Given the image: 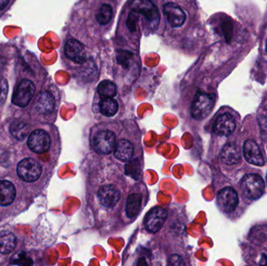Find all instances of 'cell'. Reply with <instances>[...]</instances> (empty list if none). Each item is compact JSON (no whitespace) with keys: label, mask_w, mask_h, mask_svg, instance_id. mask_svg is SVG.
I'll use <instances>...</instances> for the list:
<instances>
[{"label":"cell","mask_w":267,"mask_h":266,"mask_svg":"<svg viewBox=\"0 0 267 266\" xmlns=\"http://www.w3.org/2000/svg\"><path fill=\"white\" fill-rule=\"evenodd\" d=\"M17 244V239L12 232L4 231L0 232V253L10 254L15 250Z\"/></svg>","instance_id":"7402d4cb"},{"label":"cell","mask_w":267,"mask_h":266,"mask_svg":"<svg viewBox=\"0 0 267 266\" xmlns=\"http://www.w3.org/2000/svg\"><path fill=\"white\" fill-rule=\"evenodd\" d=\"M131 132L128 128L120 130L115 150L113 154L116 160L129 164L131 162L138 158L140 154H142V144H141V133L139 130H136L134 135H130Z\"/></svg>","instance_id":"3957f363"},{"label":"cell","mask_w":267,"mask_h":266,"mask_svg":"<svg viewBox=\"0 0 267 266\" xmlns=\"http://www.w3.org/2000/svg\"><path fill=\"white\" fill-rule=\"evenodd\" d=\"M259 125L262 134L267 137V116H260Z\"/></svg>","instance_id":"d4e9b609"},{"label":"cell","mask_w":267,"mask_h":266,"mask_svg":"<svg viewBox=\"0 0 267 266\" xmlns=\"http://www.w3.org/2000/svg\"><path fill=\"white\" fill-rule=\"evenodd\" d=\"M121 129L117 122H106L92 128L91 144L97 154L109 156L115 150Z\"/></svg>","instance_id":"7a4b0ae2"},{"label":"cell","mask_w":267,"mask_h":266,"mask_svg":"<svg viewBox=\"0 0 267 266\" xmlns=\"http://www.w3.org/2000/svg\"><path fill=\"white\" fill-rule=\"evenodd\" d=\"M266 52H267V42H266Z\"/></svg>","instance_id":"f1b7e54d"},{"label":"cell","mask_w":267,"mask_h":266,"mask_svg":"<svg viewBox=\"0 0 267 266\" xmlns=\"http://www.w3.org/2000/svg\"><path fill=\"white\" fill-rule=\"evenodd\" d=\"M36 93V86L31 80H23L18 84L13 94L12 102L19 107L29 105Z\"/></svg>","instance_id":"8fae6325"},{"label":"cell","mask_w":267,"mask_h":266,"mask_svg":"<svg viewBox=\"0 0 267 266\" xmlns=\"http://www.w3.org/2000/svg\"><path fill=\"white\" fill-rule=\"evenodd\" d=\"M215 104L214 94L198 92L193 100L191 114L196 120L205 119L212 112Z\"/></svg>","instance_id":"52a82bcc"},{"label":"cell","mask_w":267,"mask_h":266,"mask_svg":"<svg viewBox=\"0 0 267 266\" xmlns=\"http://www.w3.org/2000/svg\"><path fill=\"white\" fill-rule=\"evenodd\" d=\"M243 193L248 198L255 200L263 194L265 183L257 174H248L242 180Z\"/></svg>","instance_id":"30bf717a"},{"label":"cell","mask_w":267,"mask_h":266,"mask_svg":"<svg viewBox=\"0 0 267 266\" xmlns=\"http://www.w3.org/2000/svg\"><path fill=\"white\" fill-rule=\"evenodd\" d=\"M6 64V60L4 59V57L0 56V70L4 68V66H5Z\"/></svg>","instance_id":"4316f807"},{"label":"cell","mask_w":267,"mask_h":266,"mask_svg":"<svg viewBox=\"0 0 267 266\" xmlns=\"http://www.w3.org/2000/svg\"><path fill=\"white\" fill-rule=\"evenodd\" d=\"M66 57L73 64L83 66L89 60V54L85 46L78 40L71 38L64 46Z\"/></svg>","instance_id":"ba28073f"},{"label":"cell","mask_w":267,"mask_h":266,"mask_svg":"<svg viewBox=\"0 0 267 266\" xmlns=\"http://www.w3.org/2000/svg\"><path fill=\"white\" fill-rule=\"evenodd\" d=\"M128 8L143 16L146 25L151 30L157 28L160 20V14L157 6L152 0H131Z\"/></svg>","instance_id":"8992f818"},{"label":"cell","mask_w":267,"mask_h":266,"mask_svg":"<svg viewBox=\"0 0 267 266\" xmlns=\"http://www.w3.org/2000/svg\"><path fill=\"white\" fill-rule=\"evenodd\" d=\"M0 94H1V88H0Z\"/></svg>","instance_id":"83f0119b"},{"label":"cell","mask_w":267,"mask_h":266,"mask_svg":"<svg viewBox=\"0 0 267 266\" xmlns=\"http://www.w3.org/2000/svg\"><path fill=\"white\" fill-rule=\"evenodd\" d=\"M163 16L166 25L171 30H177L183 28L188 20L187 10L177 0H166L162 6Z\"/></svg>","instance_id":"5b68a950"},{"label":"cell","mask_w":267,"mask_h":266,"mask_svg":"<svg viewBox=\"0 0 267 266\" xmlns=\"http://www.w3.org/2000/svg\"><path fill=\"white\" fill-rule=\"evenodd\" d=\"M147 188L144 184H137L132 190L128 192L124 204V216L128 222L136 220L146 203Z\"/></svg>","instance_id":"277c9868"},{"label":"cell","mask_w":267,"mask_h":266,"mask_svg":"<svg viewBox=\"0 0 267 266\" xmlns=\"http://www.w3.org/2000/svg\"><path fill=\"white\" fill-rule=\"evenodd\" d=\"M28 146L35 153L43 154L49 151L51 146V139L47 132L43 130H36L31 134L28 140Z\"/></svg>","instance_id":"5bb4252c"},{"label":"cell","mask_w":267,"mask_h":266,"mask_svg":"<svg viewBox=\"0 0 267 266\" xmlns=\"http://www.w3.org/2000/svg\"><path fill=\"white\" fill-rule=\"evenodd\" d=\"M97 93L100 98H114L117 94V86L110 80H103L98 86Z\"/></svg>","instance_id":"603a6c76"},{"label":"cell","mask_w":267,"mask_h":266,"mask_svg":"<svg viewBox=\"0 0 267 266\" xmlns=\"http://www.w3.org/2000/svg\"><path fill=\"white\" fill-rule=\"evenodd\" d=\"M167 218V211L164 208H153L147 213L145 218V226L147 231L152 234L159 232L163 228Z\"/></svg>","instance_id":"4fadbf2b"},{"label":"cell","mask_w":267,"mask_h":266,"mask_svg":"<svg viewBox=\"0 0 267 266\" xmlns=\"http://www.w3.org/2000/svg\"><path fill=\"white\" fill-rule=\"evenodd\" d=\"M9 2L10 0H0V11L7 8Z\"/></svg>","instance_id":"484cf974"},{"label":"cell","mask_w":267,"mask_h":266,"mask_svg":"<svg viewBox=\"0 0 267 266\" xmlns=\"http://www.w3.org/2000/svg\"><path fill=\"white\" fill-rule=\"evenodd\" d=\"M35 107H36V110H37V112H39V114H51L55 110V98L49 92H42L41 94L38 96Z\"/></svg>","instance_id":"ac0fdd59"},{"label":"cell","mask_w":267,"mask_h":266,"mask_svg":"<svg viewBox=\"0 0 267 266\" xmlns=\"http://www.w3.org/2000/svg\"><path fill=\"white\" fill-rule=\"evenodd\" d=\"M115 8L110 2L103 1L98 4L93 14L96 26L102 28L110 26L115 16Z\"/></svg>","instance_id":"7c38bea8"},{"label":"cell","mask_w":267,"mask_h":266,"mask_svg":"<svg viewBox=\"0 0 267 266\" xmlns=\"http://www.w3.org/2000/svg\"><path fill=\"white\" fill-rule=\"evenodd\" d=\"M18 176L25 182H35L37 180L43 172V167L39 162L33 158H27L18 164Z\"/></svg>","instance_id":"9c48e42d"},{"label":"cell","mask_w":267,"mask_h":266,"mask_svg":"<svg viewBox=\"0 0 267 266\" xmlns=\"http://www.w3.org/2000/svg\"><path fill=\"white\" fill-rule=\"evenodd\" d=\"M241 158L240 149L233 143L226 144L222 150L221 160L226 165H235L238 164Z\"/></svg>","instance_id":"d6986e66"},{"label":"cell","mask_w":267,"mask_h":266,"mask_svg":"<svg viewBox=\"0 0 267 266\" xmlns=\"http://www.w3.org/2000/svg\"><path fill=\"white\" fill-rule=\"evenodd\" d=\"M244 156L248 164L262 166L264 165V160L262 153L260 152L258 144L254 140H248L245 142L243 148Z\"/></svg>","instance_id":"e0dca14e"},{"label":"cell","mask_w":267,"mask_h":266,"mask_svg":"<svg viewBox=\"0 0 267 266\" xmlns=\"http://www.w3.org/2000/svg\"><path fill=\"white\" fill-rule=\"evenodd\" d=\"M103 172V178L97 181L96 188H92V204L95 211L102 213V216L110 217L117 216L119 212H122L126 196H128L125 178L121 172L115 171L109 172L107 168Z\"/></svg>","instance_id":"6da1fadb"},{"label":"cell","mask_w":267,"mask_h":266,"mask_svg":"<svg viewBox=\"0 0 267 266\" xmlns=\"http://www.w3.org/2000/svg\"><path fill=\"white\" fill-rule=\"evenodd\" d=\"M217 203L219 207L225 212H231L238 204L237 192L229 186L223 188L218 193Z\"/></svg>","instance_id":"9a60e30c"},{"label":"cell","mask_w":267,"mask_h":266,"mask_svg":"<svg viewBox=\"0 0 267 266\" xmlns=\"http://www.w3.org/2000/svg\"><path fill=\"white\" fill-rule=\"evenodd\" d=\"M16 197L15 185L8 180L0 181V206H7L12 204Z\"/></svg>","instance_id":"ffe728a7"},{"label":"cell","mask_w":267,"mask_h":266,"mask_svg":"<svg viewBox=\"0 0 267 266\" xmlns=\"http://www.w3.org/2000/svg\"><path fill=\"white\" fill-rule=\"evenodd\" d=\"M11 132L16 138L22 140L29 134V128L24 122H14L11 126Z\"/></svg>","instance_id":"cb8c5ba5"},{"label":"cell","mask_w":267,"mask_h":266,"mask_svg":"<svg viewBox=\"0 0 267 266\" xmlns=\"http://www.w3.org/2000/svg\"><path fill=\"white\" fill-rule=\"evenodd\" d=\"M99 111L106 118H112L117 114L119 103L115 98H100L99 102Z\"/></svg>","instance_id":"44dd1931"},{"label":"cell","mask_w":267,"mask_h":266,"mask_svg":"<svg viewBox=\"0 0 267 266\" xmlns=\"http://www.w3.org/2000/svg\"><path fill=\"white\" fill-rule=\"evenodd\" d=\"M236 128L234 118L230 114H223L219 116L213 124V132L219 136H229L233 134Z\"/></svg>","instance_id":"2e32d148"}]
</instances>
